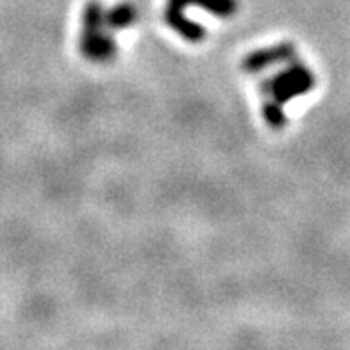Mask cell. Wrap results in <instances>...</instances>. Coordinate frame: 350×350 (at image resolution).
I'll return each mask as SVG.
<instances>
[{"label":"cell","instance_id":"obj_1","mask_svg":"<svg viewBox=\"0 0 350 350\" xmlns=\"http://www.w3.org/2000/svg\"><path fill=\"white\" fill-rule=\"evenodd\" d=\"M314 86V77L306 66L293 65L290 70L277 75L273 81L262 86L265 93L272 97V102L267 104V118L270 125L281 127L284 124L281 104L290 102L291 98L308 93Z\"/></svg>","mask_w":350,"mask_h":350},{"label":"cell","instance_id":"obj_2","mask_svg":"<svg viewBox=\"0 0 350 350\" xmlns=\"http://www.w3.org/2000/svg\"><path fill=\"white\" fill-rule=\"evenodd\" d=\"M102 22H104V11H102L100 5L92 2L84 13L83 51L88 57L97 61H104L115 54L113 43L102 34Z\"/></svg>","mask_w":350,"mask_h":350},{"label":"cell","instance_id":"obj_3","mask_svg":"<svg viewBox=\"0 0 350 350\" xmlns=\"http://www.w3.org/2000/svg\"><path fill=\"white\" fill-rule=\"evenodd\" d=\"M189 4L202 5L204 10L211 11L218 16H229L236 11V0H170L168 11H183Z\"/></svg>","mask_w":350,"mask_h":350},{"label":"cell","instance_id":"obj_5","mask_svg":"<svg viewBox=\"0 0 350 350\" xmlns=\"http://www.w3.org/2000/svg\"><path fill=\"white\" fill-rule=\"evenodd\" d=\"M134 10L131 8V5H118L116 10H113L111 13L104 14V20H106L107 25H111V27H127L129 23L134 22Z\"/></svg>","mask_w":350,"mask_h":350},{"label":"cell","instance_id":"obj_4","mask_svg":"<svg viewBox=\"0 0 350 350\" xmlns=\"http://www.w3.org/2000/svg\"><path fill=\"white\" fill-rule=\"evenodd\" d=\"M295 54L293 52V46L291 45H281L275 46V49H270L267 52H258V54H252L247 59V68L249 70H261L265 66L272 65V63H277V61L281 59H288L291 55Z\"/></svg>","mask_w":350,"mask_h":350}]
</instances>
